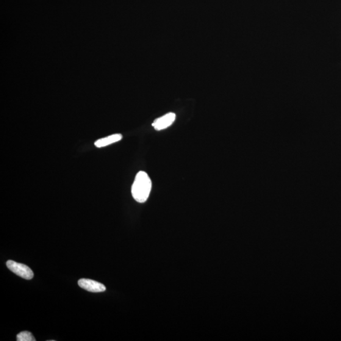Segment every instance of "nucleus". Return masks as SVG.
I'll use <instances>...</instances> for the list:
<instances>
[{"instance_id":"f257e3e1","label":"nucleus","mask_w":341,"mask_h":341,"mask_svg":"<svg viewBox=\"0 0 341 341\" xmlns=\"http://www.w3.org/2000/svg\"><path fill=\"white\" fill-rule=\"evenodd\" d=\"M152 189V182L145 171L138 172L132 187L133 198L139 203H144L149 198Z\"/></svg>"},{"instance_id":"f03ea898","label":"nucleus","mask_w":341,"mask_h":341,"mask_svg":"<svg viewBox=\"0 0 341 341\" xmlns=\"http://www.w3.org/2000/svg\"><path fill=\"white\" fill-rule=\"evenodd\" d=\"M7 266L9 270L13 272L16 275L20 276L22 278L30 280L34 277V273L30 268L22 263H17L13 260H8Z\"/></svg>"},{"instance_id":"7ed1b4c3","label":"nucleus","mask_w":341,"mask_h":341,"mask_svg":"<svg viewBox=\"0 0 341 341\" xmlns=\"http://www.w3.org/2000/svg\"><path fill=\"white\" fill-rule=\"evenodd\" d=\"M78 284L82 289L92 293H101L106 291L105 285L100 282L88 279H80Z\"/></svg>"},{"instance_id":"20e7f679","label":"nucleus","mask_w":341,"mask_h":341,"mask_svg":"<svg viewBox=\"0 0 341 341\" xmlns=\"http://www.w3.org/2000/svg\"><path fill=\"white\" fill-rule=\"evenodd\" d=\"M176 115L173 113H169L166 115L156 119L152 124V127L157 131L168 128L175 121Z\"/></svg>"},{"instance_id":"39448f33","label":"nucleus","mask_w":341,"mask_h":341,"mask_svg":"<svg viewBox=\"0 0 341 341\" xmlns=\"http://www.w3.org/2000/svg\"><path fill=\"white\" fill-rule=\"evenodd\" d=\"M122 138H123V136L121 134H114L109 136V137L101 138V139L97 140L94 144H95L96 148H101L119 142L122 139Z\"/></svg>"},{"instance_id":"423d86ee","label":"nucleus","mask_w":341,"mask_h":341,"mask_svg":"<svg viewBox=\"0 0 341 341\" xmlns=\"http://www.w3.org/2000/svg\"><path fill=\"white\" fill-rule=\"evenodd\" d=\"M17 341H35V339L32 333L28 331H24L16 335Z\"/></svg>"}]
</instances>
